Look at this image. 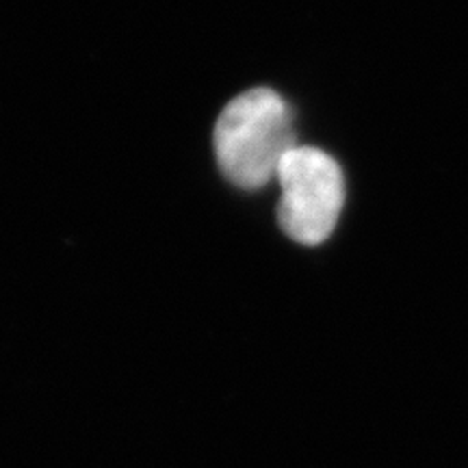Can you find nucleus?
Instances as JSON below:
<instances>
[{"label":"nucleus","mask_w":468,"mask_h":468,"mask_svg":"<svg viewBox=\"0 0 468 468\" xmlns=\"http://www.w3.org/2000/svg\"><path fill=\"white\" fill-rule=\"evenodd\" d=\"M278 224L286 237L302 245L330 239L345 204V176L324 150L297 145L280 163Z\"/></svg>","instance_id":"obj_2"},{"label":"nucleus","mask_w":468,"mask_h":468,"mask_svg":"<svg viewBox=\"0 0 468 468\" xmlns=\"http://www.w3.org/2000/svg\"><path fill=\"white\" fill-rule=\"evenodd\" d=\"M215 156L228 183L261 189L276 178L295 144L292 111L269 87H254L226 104L213 133Z\"/></svg>","instance_id":"obj_1"}]
</instances>
